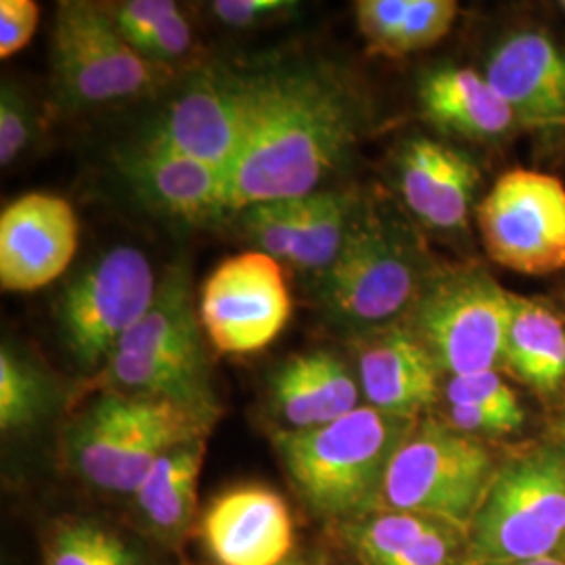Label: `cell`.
Instances as JSON below:
<instances>
[{"mask_svg":"<svg viewBox=\"0 0 565 565\" xmlns=\"http://www.w3.org/2000/svg\"><path fill=\"white\" fill-rule=\"evenodd\" d=\"M53 385L13 348H0V427L15 431L36 424L53 406Z\"/></svg>","mask_w":565,"mask_h":565,"instance_id":"26","label":"cell"},{"mask_svg":"<svg viewBox=\"0 0 565 565\" xmlns=\"http://www.w3.org/2000/svg\"><path fill=\"white\" fill-rule=\"evenodd\" d=\"M361 126V99L333 65L308 61L258 74L249 135L228 174V212L321 191Z\"/></svg>","mask_w":565,"mask_h":565,"instance_id":"1","label":"cell"},{"mask_svg":"<svg viewBox=\"0 0 565 565\" xmlns=\"http://www.w3.org/2000/svg\"><path fill=\"white\" fill-rule=\"evenodd\" d=\"M411 427L413 419L366 404L315 429H277L273 445L306 505L356 522L382 501L387 467Z\"/></svg>","mask_w":565,"mask_h":565,"instance_id":"2","label":"cell"},{"mask_svg":"<svg viewBox=\"0 0 565 565\" xmlns=\"http://www.w3.org/2000/svg\"><path fill=\"white\" fill-rule=\"evenodd\" d=\"M36 135V114L13 82L0 88V163L11 166L32 145Z\"/></svg>","mask_w":565,"mask_h":565,"instance_id":"29","label":"cell"},{"mask_svg":"<svg viewBox=\"0 0 565 565\" xmlns=\"http://www.w3.org/2000/svg\"><path fill=\"white\" fill-rule=\"evenodd\" d=\"M411 329L452 377L505 363L511 294L484 270L431 277L411 308Z\"/></svg>","mask_w":565,"mask_h":565,"instance_id":"10","label":"cell"},{"mask_svg":"<svg viewBox=\"0 0 565 565\" xmlns=\"http://www.w3.org/2000/svg\"><path fill=\"white\" fill-rule=\"evenodd\" d=\"M156 291L153 268L137 247L118 245L86 264L57 302L60 335L72 361L99 373L147 315Z\"/></svg>","mask_w":565,"mask_h":565,"instance_id":"9","label":"cell"},{"mask_svg":"<svg viewBox=\"0 0 565 565\" xmlns=\"http://www.w3.org/2000/svg\"><path fill=\"white\" fill-rule=\"evenodd\" d=\"M480 181V170L465 153L431 141L413 139L401 153V191L408 210L438 231H459Z\"/></svg>","mask_w":565,"mask_h":565,"instance_id":"19","label":"cell"},{"mask_svg":"<svg viewBox=\"0 0 565 565\" xmlns=\"http://www.w3.org/2000/svg\"><path fill=\"white\" fill-rule=\"evenodd\" d=\"M448 404H469L492 411L515 425L524 424V411L515 392L499 377L497 371L450 377L446 384Z\"/></svg>","mask_w":565,"mask_h":565,"instance_id":"28","label":"cell"},{"mask_svg":"<svg viewBox=\"0 0 565 565\" xmlns=\"http://www.w3.org/2000/svg\"><path fill=\"white\" fill-rule=\"evenodd\" d=\"M107 11L118 32L135 51L163 20L174 15L179 9L172 0H126L107 4Z\"/></svg>","mask_w":565,"mask_h":565,"instance_id":"31","label":"cell"},{"mask_svg":"<svg viewBox=\"0 0 565 565\" xmlns=\"http://www.w3.org/2000/svg\"><path fill=\"white\" fill-rule=\"evenodd\" d=\"M221 408L102 392L67 431V455L95 488L135 494L151 467L179 446L207 440Z\"/></svg>","mask_w":565,"mask_h":565,"instance_id":"3","label":"cell"},{"mask_svg":"<svg viewBox=\"0 0 565 565\" xmlns=\"http://www.w3.org/2000/svg\"><path fill=\"white\" fill-rule=\"evenodd\" d=\"M497 471L476 436L450 425H413L385 473L382 503L390 511L419 513L467 532Z\"/></svg>","mask_w":565,"mask_h":565,"instance_id":"7","label":"cell"},{"mask_svg":"<svg viewBox=\"0 0 565 565\" xmlns=\"http://www.w3.org/2000/svg\"><path fill=\"white\" fill-rule=\"evenodd\" d=\"M488 256L509 270L543 277L565 268L564 182L539 170L505 172L478 207Z\"/></svg>","mask_w":565,"mask_h":565,"instance_id":"11","label":"cell"},{"mask_svg":"<svg viewBox=\"0 0 565 565\" xmlns=\"http://www.w3.org/2000/svg\"><path fill=\"white\" fill-rule=\"evenodd\" d=\"M291 0H216L210 4L214 18L231 28H252L282 13L294 11Z\"/></svg>","mask_w":565,"mask_h":565,"instance_id":"34","label":"cell"},{"mask_svg":"<svg viewBox=\"0 0 565 565\" xmlns=\"http://www.w3.org/2000/svg\"><path fill=\"white\" fill-rule=\"evenodd\" d=\"M467 532L440 522L385 565H465Z\"/></svg>","mask_w":565,"mask_h":565,"instance_id":"30","label":"cell"},{"mask_svg":"<svg viewBox=\"0 0 565 565\" xmlns=\"http://www.w3.org/2000/svg\"><path fill=\"white\" fill-rule=\"evenodd\" d=\"M559 7H562V9H564V11H565V0H564V2H562V4H559Z\"/></svg>","mask_w":565,"mask_h":565,"instance_id":"37","label":"cell"},{"mask_svg":"<svg viewBox=\"0 0 565 565\" xmlns=\"http://www.w3.org/2000/svg\"><path fill=\"white\" fill-rule=\"evenodd\" d=\"M93 387L221 408L210 384L202 319L186 264L166 270L147 315L121 340Z\"/></svg>","mask_w":565,"mask_h":565,"instance_id":"4","label":"cell"},{"mask_svg":"<svg viewBox=\"0 0 565 565\" xmlns=\"http://www.w3.org/2000/svg\"><path fill=\"white\" fill-rule=\"evenodd\" d=\"M121 179L151 212L205 223L228 212V174L166 147L132 142L116 158Z\"/></svg>","mask_w":565,"mask_h":565,"instance_id":"17","label":"cell"},{"mask_svg":"<svg viewBox=\"0 0 565 565\" xmlns=\"http://www.w3.org/2000/svg\"><path fill=\"white\" fill-rule=\"evenodd\" d=\"M51 42L55 95L70 109L145 97L174 76L172 67L145 60L124 41L99 2H60Z\"/></svg>","mask_w":565,"mask_h":565,"instance_id":"8","label":"cell"},{"mask_svg":"<svg viewBox=\"0 0 565 565\" xmlns=\"http://www.w3.org/2000/svg\"><path fill=\"white\" fill-rule=\"evenodd\" d=\"M486 78L525 121L565 118V53L541 32L507 39L488 61Z\"/></svg>","mask_w":565,"mask_h":565,"instance_id":"20","label":"cell"},{"mask_svg":"<svg viewBox=\"0 0 565 565\" xmlns=\"http://www.w3.org/2000/svg\"><path fill=\"white\" fill-rule=\"evenodd\" d=\"M565 543V452L541 448L497 471L467 527L465 565L555 557Z\"/></svg>","mask_w":565,"mask_h":565,"instance_id":"6","label":"cell"},{"mask_svg":"<svg viewBox=\"0 0 565 565\" xmlns=\"http://www.w3.org/2000/svg\"><path fill=\"white\" fill-rule=\"evenodd\" d=\"M207 440L179 446L151 467L139 490L132 494L147 525L162 536L182 534L198 507Z\"/></svg>","mask_w":565,"mask_h":565,"instance_id":"23","label":"cell"},{"mask_svg":"<svg viewBox=\"0 0 565 565\" xmlns=\"http://www.w3.org/2000/svg\"><path fill=\"white\" fill-rule=\"evenodd\" d=\"M81 226L72 203L53 193H28L0 214V285L36 291L60 279L78 252Z\"/></svg>","mask_w":565,"mask_h":565,"instance_id":"15","label":"cell"},{"mask_svg":"<svg viewBox=\"0 0 565 565\" xmlns=\"http://www.w3.org/2000/svg\"><path fill=\"white\" fill-rule=\"evenodd\" d=\"M41 9L34 0L0 2V57L9 60L28 46L39 28Z\"/></svg>","mask_w":565,"mask_h":565,"instance_id":"33","label":"cell"},{"mask_svg":"<svg viewBox=\"0 0 565 565\" xmlns=\"http://www.w3.org/2000/svg\"><path fill=\"white\" fill-rule=\"evenodd\" d=\"M46 565H145L139 551L93 520H63L51 530Z\"/></svg>","mask_w":565,"mask_h":565,"instance_id":"25","label":"cell"},{"mask_svg":"<svg viewBox=\"0 0 565 565\" xmlns=\"http://www.w3.org/2000/svg\"><path fill=\"white\" fill-rule=\"evenodd\" d=\"M492 565H565L559 557H543V559H527V562H513V564H492Z\"/></svg>","mask_w":565,"mask_h":565,"instance_id":"35","label":"cell"},{"mask_svg":"<svg viewBox=\"0 0 565 565\" xmlns=\"http://www.w3.org/2000/svg\"><path fill=\"white\" fill-rule=\"evenodd\" d=\"M207 342L223 354H252L281 335L294 302L281 263L258 249L226 258L200 291Z\"/></svg>","mask_w":565,"mask_h":565,"instance_id":"13","label":"cell"},{"mask_svg":"<svg viewBox=\"0 0 565 565\" xmlns=\"http://www.w3.org/2000/svg\"><path fill=\"white\" fill-rule=\"evenodd\" d=\"M505 364L525 384L553 392L565 380V324L551 308L511 294Z\"/></svg>","mask_w":565,"mask_h":565,"instance_id":"24","label":"cell"},{"mask_svg":"<svg viewBox=\"0 0 565 565\" xmlns=\"http://www.w3.org/2000/svg\"><path fill=\"white\" fill-rule=\"evenodd\" d=\"M193 46V34H191V23L177 11L168 20H163L145 41L137 46V53H141L145 60L168 65L172 61L181 60L189 49Z\"/></svg>","mask_w":565,"mask_h":565,"instance_id":"32","label":"cell"},{"mask_svg":"<svg viewBox=\"0 0 565 565\" xmlns=\"http://www.w3.org/2000/svg\"><path fill=\"white\" fill-rule=\"evenodd\" d=\"M429 281L419 245L403 224L359 210L315 291L331 321L364 333L413 308Z\"/></svg>","mask_w":565,"mask_h":565,"instance_id":"5","label":"cell"},{"mask_svg":"<svg viewBox=\"0 0 565 565\" xmlns=\"http://www.w3.org/2000/svg\"><path fill=\"white\" fill-rule=\"evenodd\" d=\"M270 398L285 429L302 431L333 424L359 408L354 373L331 350L289 356L270 377Z\"/></svg>","mask_w":565,"mask_h":565,"instance_id":"21","label":"cell"},{"mask_svg":"<svg viewBox=\"0 0 565 565\" xmlns=\"http://www.w3.org/2000/svg\"><path fill=\"white\" fill-rule=\"evenodd\" d=\"M356 361L364 398L377 411L413 419L438 396L440 366L411 327L364 331Z\"/></svg>","mask_w":565,"mask_h":565,"instance_id":"18","label":"cell"},{"mask_svg":"<svg viewBox=\"0 0 565 565\" xmlns=\"http://www.w3.org/2000/svg\"><path fill=\"white\" fill-rule=\"evenodd\" d=\"M419 102L427 120L467 139L501 137L518 118L488 78L467 67L427 72L419 84Z\"/></svg>","mask_w":565,"mask_h":565,"instance_id":"22","label":"cell"},{"mask_svg":"<svg viewBox=\"0 0 565 565\" xmlns=\"http://www.w3.org/2000/svg\"><path fill=\"white\" fill-rule=\"evenodd\" d=\"M256 103V76L205 67L184 82L142 142L166 147L231 174L247 141Z\"/></svg>","mask_w":565,"mask_h":565,"instance_id":"12","label":"cell"},{"mask_svg":"<svg viewBox=\"0 0 565 565\" xmlns=\"http://www.w3.org/2000/svg\"><path fill=\"white\" fill-rule=\"evenodd\" d=\"M356 212L350 191L321 189L303 198L247 205L237 212V226L258 252L317 279L340 256Z\"/></svg>","mask_w":565,"mask_h":565,"instance_id":"14","label":"cell"},{"mask_svg":"<svg viewBox=\"0 0 565 565\" xmlns=\"http://www.w3.org/2000/svg\"><path fill=\"white\" fill-rule=\"evenodd\" d=\"M282 565H323V562H319V559H315V557H289L287 562Z\"/></svg>","mask_w":565,"mask_h":565,"instance_id":"36","label":"cell"},{"mask_svg":"<svg viewBox=\"0 0 565 565\" xmlns=\"http://www.w3.org/2000/svg\"><path fill=\"white\" fill-rule=\"evenodd\" d=\"M202 539L216 565H282L294 551L296 524L279 492L239 484L205 509Z\"/></svg>","mask_w":565,"mask_h":565,"instance_id":"16","label":"cell"},{"mask_svg":"<svg viewBox=\"0 0 565 565\" xmlns=\"http://www.w3.org/2000/svg\"><path fill=\"white\" fill-rule=\"evenodd\" d=\"M440 522L406 511L366 515L350 525V541L364 565H385Z\"/></svg>","mask_w":565,"mask_h":565,"instance_id":"27","label":"cell"}]
</instances>
